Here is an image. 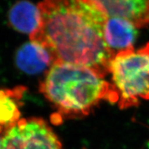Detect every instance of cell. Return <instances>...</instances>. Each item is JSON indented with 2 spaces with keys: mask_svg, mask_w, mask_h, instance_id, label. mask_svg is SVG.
<instances>
[{
  "mask_svg": "<svg viewBox=\"0 0 149 149\" xmlns=\"http://www.w3.org/2000/svg\"><path fill=\"white\" fill-rule=\"evenodd\" d=\"M39 28L30 40L41 45L53 64L86 67L104 78L115 56L104 39L107 16L92 1L48 0L37 5Z\"/></svg>",
  "mask_w": 149,
  "mask_h": 149,
  "instance_id": "cell-1",
  "label": "cell"
},
{
  "mask_svg": "<svg viewBox=\"0 0 149 149\" xmlns=\"http://www.w3.org/2000/svg\"><path fill=\"white\" fill-rule=\"evenodd\" d=\"M40 91L57 110L59 120L87 116L103 100H119L112 84L103 77L88 68L70 64H53Z\"/></svg>",
  "mask_w": 149,
  "mask_h": 149,
  "instance_id": "cell-2",
  "label": "cell"
},
{
  "mask_svg": "<svg viewBox=\"0 0 149 149\" xmlns=\"http://www.w3.org/2000/svg\"><path fill=\"white\" fill-rule=\"evenodd\" d=\"M110 73L120 108L132 107L140 100H149V43L137 50L118 53L111 61Z\"/></svg>",
  "mask_w": 149,
  "mask_h": 149,
  "instance_id": "cell-3",
  "label": "cell"
},
{
  "mask_svg": "<svg viewBox=\"0 0 149 149\" xmlns=\"http://www.w3.org/2000/svg\"><path fill=\"white\" fill-rule=\"evenodd\" d=\"M2 149H63L59 138L41 118L22 119L2 136Z\"/></svg>",
  "mask_w": 149,
  "mask_h": 149,
  "instance_id": "cell-4",
  "label": "cell"
},
{
  "mask_svg": "<svg viewBox=\"0 0 149 149\" xmlns=\"http://www.w3.org/2000/svg\"><path fill=\"white\" fill-rule=\"evenodd\" d=\"M107 17L124 19L136 28L149 26V0L97 1L93 0Z\"/></svg>",
  "mask_w": 149,
  "mask_h": 149,
  "instance_id": "cell-5",
  "label": "cell"
},
{
  "mask_svg": "<svg viewBox=\"0 0 149 149\" xmlns=\"http://www.w3.org/2000/svg\"><path fill=\"white\" fill-rule=\"evenodd\" d=\"M137 28L126 20L107 17L104 24V39L109 49L116 55L118 53L134 49L137 37Z\"/></svg>",
  "mask_w": 149,
  "mask_h": 149,
  "instance_id": "cell-6",
  "label": "cell"
},
{
  "mask_svg": "<svg viewBox=\"0 0 149 149\" xmlns=\"http://www.w3.org/2000/svg\"><path fill=\"white\" fill-rule=\"evenodd\" d=\"M26 88L16 86L13 88H0V135L3 136L14 127L21 119L20 108Z\"/></svg>",
  "mask_w": 149,
  "mask_h": 149,
  "instance_id": "cell-7",
  "label": "cell"
},
{
  "mask_svg": "<svg viewBox=\"0 0 149 149\" xmlns=\"http://www.w3.org/2000/svg\"><path fill=\"white\" fill-rule=\"evenodd\" d=\"M15 63L20 70L27 74H38L53 65L51 56L47 49L35 42L24 43L17 51Z\"/></svg>",
  "mask_w": 149,
  "mask_h": 149,
  "instance_id": "cell-8",
  "label": "cell"
},
{
  "mask_svg": "<svg viewBox=\"0 0 149 149\" xmlns=\"http://www.w3.org/2000/svg\"><path fill=\"white\" fill-rule=\"evenodd\" d=\"M8 21L16 31L31 35L39 28L40 23L39 8L31 2H18L10 8Z\"/></svg>",
  "mask_w": 149,
  "mask_h": 149,
  "instance_id": "cell-9",
  "label": "cell"
},
{
  "mask_svg": "<svg viewBox=\"0 0 149 149\" xmlns=\"http://www.w3.org/2000/svg\"><path fill=\"white\" fill-rule=\"evenodd\" d=\"M2 136L0 135V149H2Z\"/></svg>",
  "mask_w": 149,
  "mask_h": 149,
  "instance_id": "cell-10",
  "label": "cell"
}]
</instances>
